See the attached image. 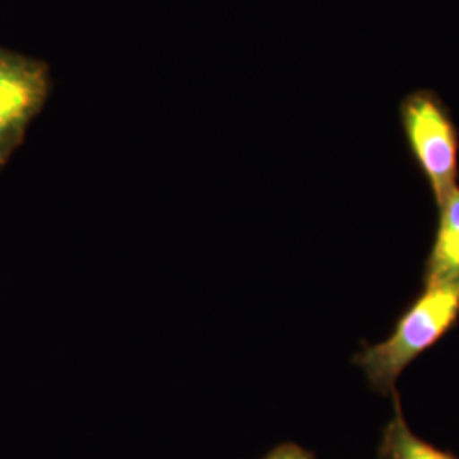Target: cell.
Wrapping results in <instances>:
<instances>
[{
	"label": "cell",
	"instance_id": "cell-5",
	"mask_svg": "<svg viewBox=\"0 0 459 459\" xmlns=\"http://www.w3.org/2000/svg\"><path fill=\"white\" fill-rule=\"evenodd\" d=\"M392 396L394 415L383 430L377 459H459L456 455L439 449L424 441L422 437L415 436L402 413L398 392Z\"/></svg>",
	"mask_w": 459,
	"mask_h": 459
},
{
	"label": "cell",
	"instance_id": "cell-4",
	"mask_svg": "<svg viewBox=\"0 0 459 459\" xmlns=\"http://www.w3.org/2000/svg\"><path fill=\"white\" fill-rule=\"evenodd\" d=\"M459 279V187L439 206V221L424 267V282Z\"/></svg>",
	"mask_w": 459,
	"mask_h": 459
},
{
	"label": "cell",
	"instance_id": "cell-1",
	"mask_svg": "<svg viewBox=\"0 0 459 459\" xmlns=\"http://www.w3.org/2000/svg\"><path fill=\"white\" fill-rule=\"evenodd\" d=\"M459 279L426 282V288L400 315L392 335L379 342H362L352 362L359 366L377 394H396L400 375L458 324Z\"/></svg>",
	"mask_w": 459,
	"mask_h": 459
},
{
	"label": "cell",
	"instance_id": "cell-6",
	"mask_svg": "<svg viewBox=\"0 0 459 459\" xmlns=\"http://www.w3.org/2000/svg\"><path fill=\"white\" fill-rule=\"evenodd\" d=\"M263 459H315L312 451L295 443H282L271 449Z\"/></svg>",
	"mask_w": 459,
	"mask_h": 459
},
{
	"label": "cell",
	"instance_id": "cell-2",
	"mask_svg": "<svg viewBox=\"0 0 459 459\" xmlns=\"http://www.w3.org/2000/svg\"><path fill=\"white\" fill-rule=\"evenodd\" d=\"M398 116L411 160L441 206L459 187V128L451 109L436 91L417 89L402 99Z\"/></svg>",
	"mask_w": 459,
	"mask_h": 459
},
{
	"label": "cell",
	"instance_id": "cell-3",
	"mask_svg": "<svg viewBox=\"0 0 459 459\" xmlns=\"http://www.w3.org/2000/svg\"><path fill=\"white\" fill-rule=\"evenodd\" d=\"M45 62L0 47V167L22 143L49 96Z\"/></svg>",
	"mask_w": 459,
	"mask_h": 459
}]
</instances>
